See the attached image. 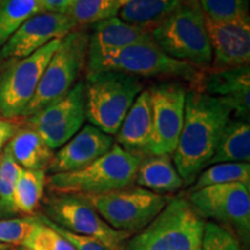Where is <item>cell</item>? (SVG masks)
Wrapping results in <instances>:
<instances>
[{"mask_svg":"<svg viewBox=\"0 0 250 250\" xmlns=\"http://www.w3.org/2000/svg\"><path fill=\"white\" fill-rule=\"evenodd\" d=\"M232 115V108L224 100L188 89L183 126L173 153L174 166L183 184H191L208 167Z\"/></svg>","mask_w":250,"mask_h":250,"instance_id":"6da1fadb","label":"cell"},{"mask_svg":"<svg viewBox=\"0 0 250 250\" xmlns=\"http://www.w3.org/2000/svg\"><path fill=\"white\" fill-rule=\"evenodd\" d=\"M149 30L153 42L166 55L201 71L210 68L211 44L199 1H179L169 15Z\"/></svg>","mask_w":250,"mask_h":250,"instance_id":"7a4b0ae2","label":"cell"},{"mask_svg":"<svg viewBox=\"0 0 250 250\" xmlns=\"http://www.w3.org/2000/svg\"><path fill=\"white\" fill-rule=\"evenodd\" d=\"M145 156L125 151L116 143L109 151L83 169L51 174L46 186L52 193L102 195L131 186Z\"/></svg>","mask_w":250,"mask_h":250,"instance_id":"3957f363","label":"cell"},{"mask_svg":"<svg viewBox=\"0 0 250 250\" xmlns=\"http://www.w3.org/2000/svg\"><path fill=\"white\" fill-rule=\"evenodd\" d=\"M204 218L189 199L170 198L147 226L130 236L123 250H201Z\"/></svg>","mask_w":250,"mask_h":250,"instance_id":"277c9868","label":"cell"},{"mask_svg":"<svg viewBox=\"0 0 250 250\" xmlns=\"http://www.w3.org/2000/svg\"><path fill=\"white\" fill-rule=\"evenodd\" d=\"M85 83L86 120L102 132L115 136L144 83L138 77L115 71L87 74Z\"/></svg>","mask_w":250,"mask_h":250,"instance_id":"5b68a950","label":"cell"},{"mask_svg":"<svg viewBox=\"0 0 250 250\" xmlns=\"http://www.w3.org/2000/svg\"><path fill=\"white\" fill-rule=\"evenodd\" d=\"M89 73L115 71L142 78H164L187 81L193 86L202 72L198 68L166 55L152 41H144L103 56L87 65Z\"/></svg>","mask_w":250,"mask_h":250,"instance_id":"8992f818","label":"cell"},{"mask_svg":"<svg viewBox=\"0 0 250 250\" xmlns=\"http://www.w3.org/2000/svg\"><path fill=\"white\" fill-rule=\"evenodd\" d=\"M87 52L88 31L77 28L62 37L43 72L35 95L28 103L21 118L33 116L62 98L76 85L80 73L86 67Z\"/></svg>","mask_w":250,"mask_h":250,"instance_id":"52a82bcc","label":"cell"},{"mask_svg":"<svg viewBox=\"0 0 250 250\" xmlns=\"http://www.w3.org/2000/svg\"><path fill=\"white\" fill-rule=\"evenodd\" d=\"M85 197L109 226L131 236L153 221L171 198L132 184L102 195Z\"/></svg>","mask_w":250,"mask_h":250,"instance_id":"ba28073f","label":"cell"},{"mask_svg":"<svg viewBox=\"0 0 250 250\" xmlns=\"http://www.w3.org/2000/svg\"><path fill=\"white\" fill-rule=\"evenodd\" d=\"M44 217L57 226L99 240L109 250H123L125 241L131 236L109 226L85 196L52 193L44 201Z\"/></svg>","mask_w":250,"mask_h":250,"instance_id":"9c48e42d","label":"cell"},{"mask_svg":"<svg viewBox=\"0 0 250 250\" xmlns=\"http://www.w3.org/2000/svg\"><path fill=\"white\" fill-rule=\"evenodd\" d=\"M61 40L51 41L28 57L12 61L0 74V115L9 120L21 118Z\"/></svg>","mask_w":250,"mask_h":250,"instance_id":"30bf717a","label":"cell"},{"mask_svg":"<svg viewBox=\"0 0 250 250\" xmlns=\"http://www.w3.org/2000/svg\"><path fill=\"white\" fill-rule=\"evenodd\" d=\"M189 202L203 218L228 225L243 241H249L250 186L242 183L208 186L190 192Z\"/></svg>","mask_w":250,"mask_h":250,"instance_id":"8fae6325","label":"cell"},{"mask_svg":"<svg viewBox=\"0 0 250 250\" xmlns=\"http://www.w3.org/2000/svg\"><path fill=\"white\" fill-rule=\"evenodd\" d=\"M26 120L27 126L36 131L50 148H61L86 121L83 81H78L62 98Z\"/></svg>","mask_w":250,"mask_h":250,"instance_id":"7c38bea8","label":"cell"},{"mask_svg":"<svg viewBox=\"0 0 250 250\" xmlns=\"http://www.w3.org/2000/svg\"><path fill=\"white\" fill-rule=\"evenodd\" d=\"M153 134L148 155H171L183 126L187 88L179 81H165L148 88Z\"/></svg>","mask_w":250,"mask_h":250,"instance_id":"4fadbf2b","label":"cell"},{"mask_svg":"<svg viewBox=\"0 0 250 250\" xmlns=\"http://www.w3.org/2000/svg\"><path fill=\"white\" fill-rule=\"evenodd\" d=\"M76 24L67 14L40 12L27 19L0 49V61L28 57L51 41L62 39Z\"/></svg>","mask_w":250,"mask_h":250,"instance_id":"5bb4252c","label":"cell"},{"mask_svg":"<svg viewBox=\"0 0 250 250\" xmlns=\"http://www.w3.org/2000/svg\"><path fill=\"white\" fill-rule=\"evenodd\" d=\"M210 40L212 62L208 71H223L241 67L250 62V18L213 20L205 17Z\"/></svg>","mask_w":250,"mask_h":250,"instance_id":"9a60e30c","label":"cell"},{"mask_svg":"<svg viewBox=\"0 0 250 250\" xmlns=\"http://www.w3.org/2000/svg\"><path fill=\"white\" fill-rule=\"evenodd\" d=\"M191 90L215 96L232 108V117L249 122L250 68L249 65L223 71H203Z\"/></svg>","mask_w":250,"mask_h":250,"instance_id":"2e32d148","label":"cell"},{"mask_svg":"<svg viewBox=\"0 0 250 250\" xmlns=\"http://www.w3.org/2000/svg\"><path fill=\"white\" fill-rule=\"evenodd\" d=\"M114 144L112 136L102 132L94 125H83L54 154L46 170L59 174L83 169L105 154Z\"/></svg>","mask_w":250,"mask_h":250,"instance_id":"e0dca14e","label":"cell"},{"mask_svg":"<svg viewBox=\"0 0 250 250\" xmlns=\"http://www.w3.org/2000/svg\"><path fill=\"white\" fill-rule=\"evenodd\" d=\"M90 28L86 66L112 51L134 43L152 41L149 28L126 22L117 17L94 23Z\"/></svg>","mask_w":250,"mask_h":250,"instance_id":"ac0fdd59","label":"cell"},{"mask_svg":"<svg viewBox=\"0 0 250 250\" xmlns=\"http://www.w3.org/2000/svg\"><path fill=\"white\" fill-rule=\"evenodd\" d=\"M153 134L152 103L148 89L138 94L127 111L120 130L116 133V144L125 151L147 156Z\"/></svg>","mask_w":250,"mask_h":250,"instance_id":"d6986e66","label":"cell"},{"mask_svg":"<svg viewBox=\"0 0 250 250\" xmlns=\"http://www.w3.org/2000/svg\"><path fill=\"white\" fill-rule=\"evenodd\" d=\"M134 182L155 193L175 192L183 187V181L175 168L170 155H147L137 170Z\"/></svg>","mask_w":250,"mask_h":250,"instance_id":"ffe728a7","label":"cell"},{"mask_svg":"<svg viewBox=\"0 0 250 250\" xmlns=\"http://www.w3.org/2000/svg\"><path fill=\"white\" fill-rule=\"evenodd\" d=\"M9 151L23 169L45 170L54 156L51 149L30 127H20L7 144Z\"/></svg>","mask_w":250,"mask_h":250,"instance_id":"44dd1931","label":"cell"},{"mask_svg":"<svg viewBox=\"0 0 250 250\" xmlns=\"http://www.w3.org/2000/svg\"><path fill=\"white\" fill-rule=\"evenodd\" d=\"M249 122L230 118L219 138L214 154L208 166L223 162H249Z\"/></svg>","mask_w":250,"mask_h":250,"instance_id":"7402d4cb","label":"cell"},{"mask_svg":"<svg viewBox=\"0 0 250 250\" xmlns=\"http://www.w3.org/2000/svg\"><path fill=\"white\" fill-rule=\"evenodd\" d=\"M46 186L45 170L23 169L14 186V205L19 213L33 215L40 206Z\"/></svg>","mask_w":250,"mask_h":250,"instance_id":"603a6c76","label":"cell"},{"mask_svg":"<svg viewBox=\"0 0 250 250\" xmlns=\"http://www.w3.org/2000/svg\"><path fill=\"white\" fill-rule=\"evenodd\" d=\"M179 0H131L120 11V19L126 22L151 28L169 15Z\"/></svg>","mask_w":250,"mask_h":250,"instance_id":"cb8c5ba5","label":"cell"},{"mask_svg":"<svg viewBox=\"0 0 250 250\" xmlns=\"http://www.w3.org/2000/svg\"><path fill=\"white\" fill-rule=\"evenodd\" d=\"M42 12L40 0L0 1V49L27 19Z\"/></svg>","mask_w":250,"mask_h":250,"instance_id":"d4e9b609","label":"cell"},{"mask_svg":"<svg viewBox=\"0 0 250 250\" xmlns=\"http://www.w3.org/2000/svg\"><path fill=\"white\" fill-rule=\"evenodd\" d=\"M225 183H242L250 186L249 162H223L211 165L197 176L190 192L208 186Z\"/></svg>","mask_w":250,"mask_h":250,"instance_id":"484cf974","label":"cell"},{"mask_svg":"<svg viewBox=\"0 0 250 250\" xmlns=\"http://www.w3.org/2000/svg\"><path fill=\"white\" fill-rule=\"evenodd\" d=\"M121 8L120 0H76L67 15L80 28L116 17Z\"/></svg>","mask_w":250,"mask_h":250,"instance_id":"4316f807","label":"cell"},{"mask_svg":"<svg viewBox=\"0 0 250 250\" xmlns=\"http://www.w3.org/2000/svg\"><path fill=\"white\" fill-rule=\"evenodd\" d=\"M37 223L26 240L15 250H76L62 234L37 215Z\"/></svg>","mask_w":250,"mask_h":250,"instance_id":"83f0119b","label":"cell"},{"mask_svg":"<svg viewBox=\"0 0 250 250\" xmlns=\"http://www.w3.org/2000/svg\"><path fill=\"white\" fill-rule=\"evenodd\" d=\"M205 17L213 20H233L248 14L249 0H198Z\"/></svg>","mask_w":250,"mask_h":250,"instance_id":"f1b7e54d","label":"cell"},{"mask_svg":"<svg viewBox=\"0 0 250 250\" xmlns=\"http://www.w3.org/2000/svg\"><path fill=\"white\" fill-rule=\"evenodd\" d=\"M37 215L0 219V243L19 247L37 223Z\"/></svg>","mask_w":250,"mask_h":250,"instance_id":"f546056e","label":"cell"},{"mask_svg":"<svg viewBox=\"0 0 250 250\" xmlns=\"http://www.w3.org/2000/svg\"><path fill=\"white\" fill-rule=\"evenodd\" d=\"M201 250H243L234 234L215 223H205Z\"/></svg>","mask_w":250,"mask_h":250,"instance_id":"4dcf8cb0","label":"cell"},{"mask_svg":"<svg viewBox=\"0 0 250 250\" xmlns=\"http://www.w3.org/2000/svg\"><path fill=\"white\" fill-rule=\"evenodd\" d=\"M41 217H42L43 220H44L49 226H51L54 229L57 230L59 234H62V235L73 246V248L76 250H109L107 247L103 245L102 242H100L99 240L71 233L68 232V230L64 229V228L57 226V225L52 223L51 220H49V219L44 217V215H41Z\"/></svg>","mask_w":250,"mask_h":250,"instance_id":"1f68e13d","label":"cell"},{"mask_svg":"<svg viewBox=\"0 0 250 250\" xmlns=\"http://www.w3.org/2000/svg\"><path fill=\"white\" fill-rule=\"evenodd\" d=\"M14 184L0 177V219H8L19 214L13 199Z\"/></svg>","mask_w":250,"mask_h":250,"instance_id":"d6a6232c","label":"cell"},{"mask_svg":"<svg viewBox=\"0 0 250 250\" xmlns=\"http://www.w3.org/2000/svg\"><path fill=\"white\" fill-rule=\"evenodd\" d=\"M22 171L23 168L15 161L8 146L6 145L0 154V177L9 181L15 186Z\"/></svg>","mask_w":250,"mask_h":250,"instance_id":"836d02e7","label":"cell"},{"mask_svg":"<svg viewBox=\"0 0 250 250\" xmlns=\"http://www.w3.org/2000/svg\"><path fill=\"white\" fill-rule=\"evenodd\" d=\"M21 127V123L17 120H9V118L0 117V153L9 140L18 132Z\"/></svg>","mask_w":250,"mask_h":250,"instance_id":"e575fe53","label":"cell"},{"mask_svg":"<svg viewBox=\"0 0 250 250\" xmlns=\"http://www.w3.org/2000/svg\"><path fill=\"white\" fill-rule=\"evenodd\" d=\"M42 12L67 14L76 0H40Z\"/></svg>","mask_w":250,"mask_h":250,"instance_id":"d590c367","label":"cell"},{"mask_svg":"<svg viewBox=\"0 0 250 250\" xmlns=\"http://www.w3.org/2000/svg\"><path fill=\"white\" fill-rule=\"evenodd\" d=\"M0 250H12V246L2 245V243H0Z\"/></svg>","mask_w":250,"mask_h":250,"instance_id":"8d00e7d4","label":"cell"},{"mask_svg":"<svg viewBox=\"0 0 250 250\" xmlns=\"http://www.w3.org/2000/svg\"><path fill=\"white\" fill-rule=\"evenodd\" d=\"M179 1H183V2H188V1H198V0H179Z\"/></svg>","mask_w":250,"mask_h":250,"instance_id":"74e56055","label":"cell"},{"mask_svg":"<svg viewBox=\"0 0 250 250\" xmlns=\"http://www.w3.org/2000/svg\"><path fill=\"white\" fill-rule=\"evenodd\" d=\"M0 1H2V0H0Z\"/></svg>","mask_w":250,"mask_h":250,"instance_id":"f35d334b","label":"cell"}]
</instances>
